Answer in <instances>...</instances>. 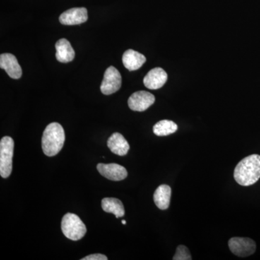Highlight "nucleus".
Segmentation results:
<instances>
[{
	"mask_svg": "<svg viewBox=\"0 0 260 260\" xmlns=\"http://www.w3.org/2000/svg\"><path fill=\"white\" fill-rule=\"evenodd\" d=\"M121 223H122V224H124V225H126V220H123L122 221H121Z\"/></svg>",
	"mask_w": 260,
	"mask_h": 260,
	"instance_id": "obj_20",
	"label": "nucleus"
},
{
	"mask_svg": "<svg viewBox=\"0 0 260 260\" xmlns=\"http://www.w3.org/2000/svg\"><path fill=\"white\" fill-rule=\"evenodd\" d=\"M102 206L104 211L114 214L116 218H121L125 214L124 205L120 200L116 198H104L102 201Z\"/></svg>",
	"mask_w": 260,
	"mask_h": 260,
	"instance_id": "obj_16",
	"label": "nucleus"
},
{
	"mask_svg": "<svg viewBox=\"0 0 260 260\" xmlns=\"http://www.w3.org/2000/svg\"><path fill=\"white\" fill-rule=\"evenodd\" d=\"M178 129L177 124L171 120H161L158 121L153 126L154 134L157 136H168L176 133Z\"/></svg>",
	"mask_w": 260,
	"mask_h": 260,
	"instance_id": "obj_17",
	"label": "nucleus"
},
{
	"mask_svg": "<svg viewBox=\"0 0 260 260\" xmlns=\"http://www.w3.org/2000/svg\"><path fill=\"white\" fill-rule=\"evenodd\" d=\"M108 148L116 155H125L129 150V145L125 138L120 133H115L112 135L107 141Z\"/></svg>",
	"mask_w": 260,
	"mask_h": 260,
	"instance_id": "obj_12",
	"label": "nucleus"
},
{
	"mask_svg": "<svg viewBox=\"0 0 260 260\" xmlns=\"http://www.w3.org/2000/svg\"><path fill=\"white\" fill-rule=\"evenodd\" d=\"M172 189L167 184H162L157 188L153 194V200L159 209L164 210L170 205Z\"/></svg>",
	"mask_w": 260,
	"mask_h": 260,
	"instance_id": "obj_15",
	"label": "nucleus"
},
{
	"mask_svg": "<svg viewBox=\"0 0 260 260\" xmlns=\"http://www.w3.org/2000/svg\"><path fill=\"white\" fill-rule=\"evenodd\" d=\"M234 177L242 186L255 184L260 179V155L253 154L242 159L234 169Z\"/></svg>",
	"mask_w": 260,
	"mask_h": 260,
	"instance_id": "obj_1",
	"label": "nucleus"
},
{
	"mask_svg": "<svg viewBox=\"0 0 260 260\" xmlns=\"http://www.w3.org/2000/svg\"><path fill=\"white\" fill-rule=\"evenodd\" d=\"M65 141L64 130L57 122L49 124L42 136V150L47 156L57 155L63 148Z\"/></svg>",
	"mask_w": 260,
	"mask_h": 260,
	"instance_id": "obj_2",
	"label": "nucleus"
},
{
	"mask_svg": "<svg viewBox=\"0 0 260 260\" xmlns=\"http://www.w3.org/2000/svg\"><path fill=\"white\" fill-rule=\"evenodd\" d=\"M0 68L5 70L10 78L19 79L22 76V69L18 59L13 54L5 53L0 55Z\"/></svg>",
	"mask_w": 260,
	"mask_h": 260,
	"instance_id": "obj_10",
	"label": "nucleus"
},
{
	"mask_svg": "<svg viewBox=\"0 0 260 260\" xmlns=\"http://www.w3.org/2000/svg\"><path fill=\"white\" fill-rule=\"evenodd\" d=\"M81 260H108V257L104 254H93L82 258Z\"/></svg>",
	"mask_w": 260,
	"mask_h": 260,
	"instance_id": "obj_19",
	"label": "nucleus"
},
{
	"mask_svg": "<svg viewBox=\"0 0 260 260\" xmlns=\"http://www.w3.org/2000/svg\"><path fill=\"white\" fill-rule=\"evenodd\" d=\"M88 20V10L85 8H72L59 16V22L63 25H74L85 23Z\"/></svg>",
	"mask_w": 260,
	"mask_h": 260,
	"instance_id": "obj_9",
	"label": "nucleus"
},
{
	"mask_svg": "<svg viewBox=\"0 0 260 260\" xmlns=\"http://www.w3.org/2000/svg\"><path fill=\"white\" fill-rule=\"evenodd\" d=\"M191 258L190 252L189 249L184 245H179L178 246L176 254H174L173 259L174 260H191Z\"/></svg>",
	"mask_w": 260,
	"mask_h": 260,
	"instance_id": "obj_18",
	"label": "nucleus"
},
{
	"mask_svg": "<svg viewBox=\"0 0 260 260\" xmlns=\"http://www.w3.org/2000/svg\"><path fill=\"white\" fill-rule=\"evenodd\" d=\"M61 231L70 240L78 241L84 237L87 229L81 219L74 213H67L61 220Z\"/></svg>",
	"mask_w": 260,
	"mask_h": 260,
	"instance_id": "obj_3",
	"label": "nucleus"
},
{
	"mask_svg": "<svg viewBox=\"0 0 260 260\" xmlns=\"http://www.w3.org/2000/svg\"><path fill=\"white\" fill-rule=\"evenodd\" d=\"M121 85L120 73L114 67L110 66L104 73L101 85V91L104 95H111L119 90Z\"/></svg>",
	"mask_w": 260,
	"mask_h": 260,
	"instance_id": "obj_6",
	"label": "nucleus"
},
{
	"mask_svg": "<svg viewBox=\"0 0 260 260\" xmlns=\"http://www.w3.org/2000/svg\"><path fill=\"white\" fill-rule=\"evenodd\" d=\"M97 169L101 174L109 180L119 181L127 177V172L124 167L116 164H99Z\"/></svg>",
	"mask_w": 260,
	"mask_h": 260,
	"instance_id": "obj_8",
	"label": "nucleus"
},
{
	"mask_svg": "<svg viewBox=\"0 0 260 260\" xmlns=\"http://www.w3.org/2000/svg\"><path fill=\"white\" fill-rule=\"evenodd\" d=\"M145 61H146L145 56L133 49H128L123 54V64L129 71H135L140 69L144 64Z\"/></svg>",
	"mask_w": 260,
	"mask_h": 260,
	"instance_id": "obj_13",
	"label": "nucleus"
},
{
	"mask_svg": "<svg viewBox=\"0 0 260 260\" xmlns=\"http://www.w3.org/2000/svg\"><path fill=\"white\" fill-rule=\"evenodd\" d=\"M14 140L5 136L0 141V174L3 178H8L13 170V157Z\"/></svg>",
	"mask_w": 260,
	"mask_h": 260,
	"instance_id": "obj_4",
	"label": "nucleus"
},
{
	"mask_svg": "<svg viewBox=\"0 0 260 260\" xmlns=\"http://www.w3.org/2000/svg\"><path fill=\"white\" fill-rule=\"evenodd\" d=\"M56 59L61 63H68L74 59L75 53L67 39H61L56 43Z\"/></svg>",
	"mask_w": 260,
	"mask_h": 260,
	"instance_id": "obj_14",
	"label": "nucleus"
},
{
	"mask_svg": "<svg viewBox=\"0 0 260 260\" xmlns=\"http://www.w3.org/2000/svg\"><path fill=\"white\" fill-rule=\"evenodd\" d=\"M167 79L168 75L165 70L160 68H155L145 75L143 83L146 88L150 90H157L165 85Z\"/></svg>",
	"mask_w": 260,
	"mask_h": 260,
	"instance_id": "obj_11",
	"label": "nucleus"
},
{
	"mask_svg": "<svg viewBox=\"0 0 260 260\" xmlns=\"http://www.w3.org/2000/svg\"><path fill=\"white\" fill-rule=\"evenodd\" d=\"M229 246L233 254L240 257L250 256L256 250V243L249 238H232L229 241Z\"/></svg>",
	"mask_w": 260,
	"mask_h": 260,
	"instance_id": "obj_5",
	"label": "nucleus"
},
{
	"mask_svg": "<svg viewBox=\"0 0 260 260\" xmlns=\"http://www.w3.org/2000/svg\"><path fill=\"white\" fill-rule=\"evenodd\" d=\"M153 94L141 90L135 92L129 98L128 105L130 109L135 112H144L155 103Z\"/></svg>",
	"mask_w": 260,
	"mask_h": 260,
	"instance_id": "obj_7",
	"label": "nucleus"
}]
</instances>
